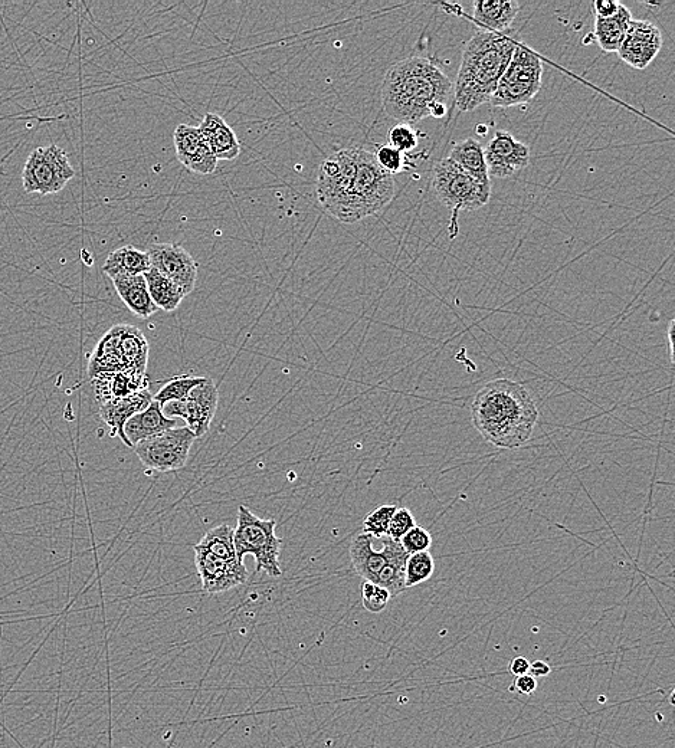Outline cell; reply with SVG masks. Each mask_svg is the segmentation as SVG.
I'll list each match as a JSON object with an SVG mask.
<instances>
[{"label":"cell","instance_id":"obj_23","mask_svg":"<svg viewBox=\"0 0 675 748\" xmlns=\"http://www.w3.org/2000/svg\"><path fill=\"white\" fill-rule=\"evenodd\" d=\"M114 288L126 307L134 316L143 318L152 317L157 313V307L150 297L149 288L143 275H131V277L114 278Z\"/></svg>","mask_w":675,"mask_h":748},{"label":"cell","instance_id":"obj_12","mask_svg":"<svg viewBox=\"0 0 675 748\" xmlns=\"http://www.w3.org/2000/svg\"><path fill=\"white\" fill-rule=\"evenodd\" d=\"M218 387L211 379H206L202 385L196 386L185 399L166 403L162 406L166 418H182L186 426L201 438L211 428L216 409H218Z\"/></svg>","mask_w":675,"mask_h":748},{"label":"cell","instance_id":"obj_28","mask_svg":"<svg viewBox=\"0 0 675 748\" xmlns=\"http://www.w3.org/2000/svg\"><path fill=\"white\" fill-rule=\"evenodd\" d=\"M631 21V11L624 5L611 18H595V38L602 51L618 52Z\"/></svg>","mask_w":675,"mask_h":748},{"label":"cell","instance_id":"obj_26","mask_svg":"<svg viewBox=\"0 0 675 748\" xmlns=\"http://www.w3.org/2000/svg\"><path fill=\"white\" fill-rule=\"evenodd\" d=\"M150 268H152V265H150L147 252L140 251L133 245H126L108 255L103 271L111 280H114V278L119 277L144 275Z\"/></svg>","mask_w":675,"mask_h":748},{"label":"cell","instance_id":"obj_5","mask_svg":"<svg viewBox=\"0 0 675 748\" xmlns=\"http://www.w3.org/2000/svg\"><path fill=\"white\" fill-rule=\"evenodd\" d=\"M356 149H343L327 157L317 177V198L324 211L343 223L362 221L353 196Z\"/></svg>","mask_w":675,"mask_h":748},{"label":"cell","instance_id":"obj_38","mask_svg":"<svg viewBox=\"0 0 675 748\" xmlns=\"http://www.w3.org/2000/svg\"><path fill=\"white\" fill-rule=\"evenodd\" d=\"M416 526L414 514L408 508H398L393 514L391 523H389L388 534L392 540L401 541L405 534H408Z\"/></svg>","mask_w":675,"mask_h":748},{"label":"cell","instance_id":"obj_30","mask_svg":"<svg viewBox=\"0 0 675 748\" xmlns=\"http://www.w3.org/2000/svg\"><path fill=\"white\" fill-rule=\"evenodd\" d=\"M203 550L209 551L219 559L228 561V563L238 564L237 551L234 544V528L228 524H222L209 530L198 543Z\"/></svg>","mask_w":675,"mask_h":748},{"label":"cell","instance_id":"obj_36","mask_svg":"<svg viewBox=\"0 0 675 748\" xmlns=\"http://www.w3.org/2000/svg\"><path fill=\"white\" fill-rule=\"evenodd\" d=\"M373 154H375V159L379 166L382 167L386 173H389V175L393 176L396 175V173H401L403 167H405V154L393 149L389 144L379 146L376 153Z\"/></svg>","mask_w":675,"mask_h":748},{"label":"cell","instance_id":"obj_33","mask_svg":"<svg viewBox=\"0 0 675 748\" xmlns=\"http://www.w3.org/2000/svg\"><path fill=\"white\" fill-rule=\"evenodd\" d=\"M396 505H380L375 511H372L363 521V533L379 538L388 534L389 523H391L393 514L396 513Z\"/></svg>","mask_w":675,"mask_h":748},{"label":"cell","instance_id":"obj_2","mask_svg":"<svg viewBox=\"0 0 675 748\" xmlns=\"http://www.w3.org/2000/svg\"><path fill=\"white\" fill-rule=\"evenodd\" d=\"M475 429L488 444L501 449L520 448L530 441L539 410L529 392L509 379L488 382L473 400Z\"/></svg>","mask_w":675,"mask_h":748},{"label":"cell","instance_id":"obj_37","mask_svg":"<svg viewBox=\"0 0 675 748\" xmlns=\"http://www.w3.org/2000/svg\"><path fill=\"white\" fill-rule=\"evenodd\" d=\"M401 544L408 554L422 553L431 549L432 536L427 528L415 526L403 536Z\"/></svg>","mask_w":675,"mask_h":748},{"label":"cell","instance_id":"obj_27","mask_svg":"<svg viewBox=\"0 0 675 748\" xmlns=\"http://www.w3.org/2000/svg\"><path fill=\"white\" fill-rule=\"evenodd\" d=\"M120 350L126 372L146 374L149 343L139 328L121 324Z\"/></svg>","mask_w":675,"mask_h":748},{"label":"cell","instance_id":"obj_24","mask_svg":"<svg viewBox=\"0 0 675 748\" xmlns=\"http://www.w3.org/2000/svg\"><path fill=\"white\" fill-rule=\"evenodd\" d=\"M121 324L114 326L104 334L103 339L95 347L88 373L91 379L103 373L126 372L123 356L120 350Z\"/></svg>","mask_w":675,"mask_h":748},{"label":"cell","instance_id":"obj_39","mask_svg":"<svg viewBox=\"0 0 675 748\" xmlns=\"http://www.w3.org/2000/svg\"><path fill=\"white\" fill-rule=\"evenodd\" d=\"M619 6H621V3L615 2V0H596V2H593L595 18H611L619 11Z\"/></svg>","mask_w":675,"mask_h":748},{"label":"cell","instance_id":"obj_1","mask_svg":"<svg viewBox=\"0 0 675 748\" xmlns=\"http://www.w3.org/2000/svg\"><path fill=\"white\" fill-rule=\"evenodd\" d=\"M452 91V81L431 59L406 58L386 72L382 104L393 120L412 126L428 117H444Z\"/></svg>","mask_w":675,"mask_h":748},{"label":"cell","instance_id":"obj_42","mask_svg":"<svg viewBox=\"0 0 675 748\" xmlns=\"http://www.w3.org/2000/svg\"><path fill=\"white\" fill-rule=\"evenodd\" d=\"M550 672H552V668L545 661H536L530 664L529 674H532L534 678L546 677Z\"/></svg>","mask_w":675,"mask_h":748},{"label":"cell","instance_id":"obj_14","mask_svg":"<svg viewBox=\"0 0 675 748\" xmlns=\"http://www.w3.org/2000/svg\"><path fill=\"white\" fill-rule=\"evenodd\" d=\"M193 550H195L196 570L201 577L203 590L209 595L229 592L247 582L249 574L244 563H228L209 551L203 550L198 544L193 546Z\"/></svg>","mask_w":675,"mask_h":748},{"label":"cell","instance_id":"obj_10","mask_svg":"<svg viewBox=\"0 0 675 748\" xmlns=\"http://www.w3.org/2000/svg\"><path fill=\"white\" fill-rule=\"evenodd\" d=\"M396 185L393 176L386 173L376 162L375 154L365 149H356V177L353 196L360 218L376 215L395 198Z\"/></svg>","mask_w":675,"mask_h":748},{"label":"cell","instance_id":"obj_21","mask_svg":"<svg viewBox=\"0 0 675 748\" xmlns=\"http://www.w3.org/2000/svg\"><path fill=\"white\" fill-rule=\"evenodd\" d=\"M173 428H178L176 419L166 418L163 415L162 405L153 400L149 408L137 413L127 421L124 425V436H126L127 446L134 448V445L139 444L144 439L152 438V436Z\"/></svg>","mask_w":675,"mask_h":748},{"label":"cell","instance_id":"obj_6","mask_svg":"<svg viewBox=\"0 0 675 748\" xmlns=\"http://www.w3.org/2000/svg\"><path fill=\"white\" fill-rule=\"evenodd\" d=\"M277 521L264 520L252 514L245 505L238 507V523L234 530L235 551L238 560L244 563V557L251 554L255 557V570L265 572L271 577H280V554L283 540L275 534Z\"/></svg>","mask_w":675,"mask_h":748},{"label":"cell","instance_id":"obj_31","mask_svg":"<svg viewBox=\"0 0 675 748\" xmlns=\"http://www.w3.org/2000/svg\"><path fill=\"white\" fill-rule=\"evenodd\" d=\"M435 572V561L432 554L429 551H422V553L409 554L408 560H406L405 569V587L411 589L421 585V583L427 582L434 576Z\"/></svg>","mask_w":675,"mask_h":748},{"label":"cell","instance_id":"obj_29","mask_svg":"<svg viewBox=\"0 0 675 748\" xmlns=\"http://www.w3.org/2000/svg\"><path fill=\"white\" fill-rule=\"evenodd\" d=\"M143 277L146 280L150 297H152L157 310L160 308V310L166 311V313L178 310L186 294L180 290L175 282L170 281L169 278H166L165 275L160 274L154 268H150Z\"/></svg>","mask_w":675,"mask_h":748},{"label":"cell","instance_id":"obj_41","mask_svg":"<svg viewBox=\"0 0 675 748\" xmlns=\"http://www.w3.org/2000/svg\"><path fill=\"white\" fill-rule=\"evenodd\" d=\"M509 671L511 675H514V677H522V675L529 674L530 672V662L529 659L524 658V656H516V658L511 659L510 665H509Z\"/></svg>","mask_w":675,"mask_h":748},{"label":"cell","instance_id":"obj_19","mask_svg":"<svg viewBox=\"0 0 675 748\" xmlns=\"http://www.w3.org/2000/svg\"><path fill=\"white\" fill-rule=\"evenodd\" d=\"M198 129L218 162L219 160H224V162L235 160L241 153V144H239L237 134L219 114H206Z\"/></svg>","mask_w":675,"mask_h":748},{"label":"cell","instance_id":"obj_17","mask_svg":"<svg viewBox=\"0 0 675 748\" xmlns=\"http://www.w3.org/2000/svg\"><path fill=\"white\" fill-rule=\"evenodd\" d=\"M175 149L179 162L198 175H212L218 167V160L209 149L208 143L198 127L180 124L175 130Z\"/></svg>","mask_w":675,"mask_h":748},{"label":"cell","instance_id":"obj_8","mask_svg":"<svg viewBox=\"0 0 675 748\" xmlns=\"http://www.w3.org/2000/svg\"><path fill=\"white\" fill-rule=\"evenodd\" d=\"M432 186L442 205L452 211H477L491 198V187L481 185L450 159L435 164Z\"/></svg>","mask_w":675,"mask_h":748},{"label":"cell","instance_id":"obj_35","mask_svg":"<svg viewBox=\"0 0 675 748\" xmlns=\"http://www.w3.org/2000/svg\"><path fill=\"white\" fill-rule=\"evenodd\" d=\"M389 146L403 154L411 153L418 147V134L409 124H396L389 131Z\"/></svg>","mask_w":675,"mask_h":748},{"label":"cell","instance_id":"obj_15","mask_svg":"<svg viewBox=\"0 0 675 748\" xmlns=\"http://www.w3.org/2000/svg\"><path fill=\"white\" fill-rule=\"evenodd\" d=\"M484 157L488 175L506 179L529 166L530 149L507 131L498 130L490 143L484 147Z\"/></svg>","mask_w":675,"mask_h":748},{"label":"cell","instance_id":"obj_4","mask_svg":"<svg viewBox=\"0 0 675 748\" xmlns=\"http://www.w3.org/2000/svg\"><path fill=\"white\" fill-rule=\"evenodd\" d=\"M380 549H375V537L360 533L350 544L353 567L365 582L375 583L388 590L391 596L405 592V569L409 554L401 541L379 537Z\"/></svg>","mask_w":675,"mask_h":748},{"label":"cell","instance_id":"obj_20","mask_svg":"<svg viewBox=\"0 0 675 748\" xmlns=\"http://www.w3.org/2000/svg\"><path fill=\"white\" fill-rule=\"evenodd\" d=\"M95 399L98 405L113 399L129 398L149 389L146 374L131 372L103 373L93 377Z\"/></svg>","mask_w":675,"mask_h":748},{"label":"cell","instance_id":"obj_11","mask_svg":"<svg viewBox=\"0 0 675 748\" xmlns=\"http://www.w3.org/2000/svg\"><path fill=\"white\" fill-rule=\"evenodd\" d=\"M195 433L188 426L173 428L134 445V452L147 469L172 472L185 467Z\"/></svg>","mask_w":675,"mask_h":748},{"label":"cell","instance_id":"obj_22","mask_svg":"<svg viewBox=\"0 0 675 748\" xmlns=\"http://www.w3.org/2000/svg\"><path fill=\"white\" fill-rule=\"evenodd\" d=\"M520 12V5L514 0H477L474 2V19L478 25L490 32L503 34L513 25Z\"/></svg>","mask_w":675,"mask_h":748},{"label":"cell","instance_id":"obj_34","mask_svg":"<svg viewBox=\"0 0 675 748\" xmlns=\"http://www.w3.org/2000/svg\"><path fill=\"white\" fill-rule=\"evenodd\" d=\"M392 596L388 590L375 583L365 582L362 586V602L370 613H380L391 602Z\"/></svg>","mask_w":675,"mask_h":748},{"label":"cell","instance_id":"obj_7","mask_svg":"<svg viewBox=\"0 0 675 748\" xmlns=\"http://www.w3.org/2000/svg\"><path fill=\"white\" fill-rule=\"evenodd\" d=\"M542 77V59L529 48L517 44L490 103L500 108L530 103L542 88Z\"/></svg>","mask_w":675,"mask_h":748},{"label":"cell","instance_id":"obj_25","mask_svg":"<svg viewBox=\"0 0 675 748\" xmlns=\"http://www.w3.org/2000/svg\"><path fill=\"white\" fill-rule=\"evenodd\" d=\"M448 159L457 164L467 175L480 182L481 185L491 187L486 157H484V147L477 140L467 139L455 144Z\"/></svg>","mask_w":675,"mask_h":748},{"label":"cell","instance_id":"obj_13","mask_svg":"<svg viewBox=\"0 0 675 748\" xmlns=\"http://www.w3.org/2000/svg\"><path fill=\"white\" fill-rule=\"evenodd\" d=\"M146 252L152 268L175 282L183 293L189 295L195 290L198 264L182 246L162 242L150 245Z\"/></svg>","mask_w":675,"mask_h":748},{"label":"cell","instance_id":"obj_16","mask_svg":"<svg viewBox=\"0 0 675 748\" xmlns=\"http://www.w3.org/2000/svg\"><path fill=\"white\" fill-rule=\"evenodd\" d=\"M663 48V34L650 21L632 19L624 41L618 49L619 57L635 70H645Z\"/></svg>","mask_w":675,"mask_h":748},{"label":"cell","instance_id":"obj_9","mask_svg":"<svg viewBox=\"0 0 675 748\" xmlns=\"http://www.w3.org/2000/svg\"><path fill=\"white\" fill-rule=\"evenodd\" d=\"M74 176L75 170L67 153L57 144H51L38 147L29 154L22 172V186L31 195H54L61 192Z\"/></svg>","mask_w":675,"mask_h":748},{"label":"cell","instance_id":"obj_18","mask_svg":"<svg viewBox=\"0 0 675 748\" xmlns=\"http://www.w3.org/2000/svg\"><path fill=\"white\" fill-rule=\"evenodd\" d=\"M153 402V395L149 389L131 395L129 398L113 399L100 403V418L111 428V435L119 436L123 444L127 446L124 436V425L137 413L149 408Z\"/></svg>","mask_w":675,"mask_h":748},{"label":"cell","instance_id":"obj_32","mask_svg":"<svg viewBox=\"0 0 675 748\" xmlns=\"http://www.w3.org/2000/svg\"><path fill=\"white\" fill-rule=\"evenodd\" d=\"M205 380L206 377H193L188 374L173 377L153 396V400L163 406L166 403L185 399L196 386L202 385Z\"/></svg>","mask_w":675,"mask_h":748},{"label":"cell","instance_id":"obj_43","mask_svg":"<svg viewBox=\"0 0 675 748\" xmlns=\"http://www.w3.org/2000/svg\"><path fill=\"white\" fill-rule=\"evenodd\" d=\"M674 324V320H671L670 324H668V341H670V346H668V349H670L671 362H674Z\"/></svg>","mask_w":675,"mask_h":748},{"label":"cell","instance_id":"obj_40","mask_svg":"<svg viewBox=\"0 0 675 748\" xmlns=\"http://www.w3.org/2000/svg\"><path fill=\"white\" fill-rule=\"evenodd\" d=\"M511 690H516L520 695H532L537 690V678H534L532 674L517 677Z\"/></svg>","mask_w":675,"mask_h":748},{"label":"cell","instance_id":"obj_3","mask_svg":"<svg viewBox=\"0 0 675 748\" xmlns=\"http://www.w3.org/2000/svg\"><path fill=\"white\" fill-rule=\"evenodd\" d=\"M516 42L509 36L478 31L465 45L454 85L455 103L464 113L490 103L509 67Z\"/></svg>","mask_w":675,"mask_h":748}]
</instances>
